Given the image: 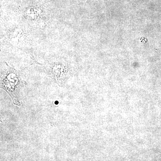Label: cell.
I'll return each mask as SVG.
<instances>
[{
    "label": "cell",
    "mask_w": 161,
    "mask_h": 161,
    "mask_svg": "<svg viewBox=\"0 0 161 161\" xmlns=\"http://www.w3.org/2000/svg\"><path fill=\"white\" fill-rule=\"evenodd\" d=\"M21 80L17 73L14 70L9 71L1 78V88L6 91L11 97L13 103L18 106H21V105L18 98L20 87L23 86Z\"/></svg>",
    "instance_id": "1"
}]
</instances>
